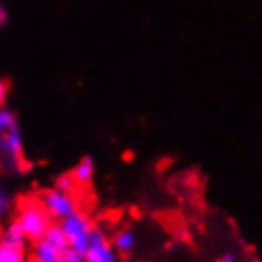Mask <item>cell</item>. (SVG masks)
Wrapping results in <instances>:
<instances>
[{
    "label": "cell",
    "instance_id": "cell-1",
    "mask_svg": "<svg viewBox=\"0 0 262 262\" xmlns=\"http://www.w3.org/2000/svg\"><path fill=\"white\" fill-rule=\"evenodd\" d=\"M0 152L6 160V171L19 173L25 169L23 156V135H21L19 120L6 106H0Z\"/></svg>",
    "mask_w": 262,
    "mask_h": 262
},
{
    "label": "cell",
    "instance_id": "cell-2",
    "mask_svg": "<svg viewBox=\"0 0 262 262\" xmlns=\"http://www.w3.org/2000/svg\"><path fill=\"white\" fill-rule=\"evenodd\" d=\"M15 209V221L19 223L21 230L25 232L29 242H38L44 237L50 224L55 223L52 216L48 215V211L42 207L38 198H21L19 202L13 205Z\"/></svg>",
    "mask_w": 262,
    "mask_h": 262
},
{
    "label": "cell",
    "instance_id": "cell-3",
    "mask_svg": "<svg viewBox=\"0 0 262 262\" xmlns=\"http://www.w3.org/2000/svg\"><path fill=\"white\" fill-rule=\"evenodd\" d=\"M59 226L65 232L69 245L85 253L90 237H92V232L95 228L92 219L85 215V213H82V211H74L69 216H65L63 221H59Z\"/></svg>",
    "mask_w": 262,
    "mask_h": 262
},
{
    "label": "cell",
    "instance_id": "cell-4",
    "mask_svg": "<svg viewBox=\"0 0 262 262\" xmlns=\"http://www.w3.org/2000/svg\"><path fill=\"white\" fill-rule=\"evenodd\" d=\"M38 202L42 203V207L48 211V215L52 216L55 223L63 221L65 216H69L74 211H78V202L74 200L72 192L59 190L55 186L40 192Z\"/></svg>",
    "mask_w": 262,
    "mask_h": 262
},
{
    "label": "cell",
    "instance_id": "cell-5",
    "mask_svg": "<svg viewBox=\"0 0 262 262\" xmlns=\"http://www.w3.org/2000/svg\"><path fill=\"white\" fill-rule=\"evenodd\" d=\"M85 258L88 262H122L118 251L112 247L111 237L99 226H95L92 232L88 249H85Z\"/></svg>",
    "mask_w": 262,
    "mask_h": 262
},
{
    "label": "cell",
    "instance_id": "cell-6",
    "mask_svg": "<svg viewBox=\"0 0 262 262\" xmlns=\"http://www.w3.org/2000/svg\"><path fill=\"white\" fill-rule=\"evenodd\" d=\"M0 243L10 245V247H17V249H27L29 237L21 230L19 223L15 219H10L4 224H0Z\"/></svg>",
    "mask_w": 262,
    "mask_h": 262
},
{
    "label": "cell",
    "instance_id": "cell-7",
    "mask_svg": "<svg viewBox=\"0 0 262 262\" xmlns=\"http://www.w3.org/2000/svg\"><path fill=\"white\" fill-rule=\"evenodd\" d=\"M112 247L118 251L120 256H129L135 247H137V234L135 230H131L129 226L120 228L118 232H114V236L111 239Z\"/></svg>",
    "mask_w": 262,
    "mask_h": 262
},
{
    "label": "cell",
    "instance_id": "cell-8",
    "mask_svg": "<svg viewBox=\"0 0 262 262\" xmlns=\"http://www.w3.org/2000/svg\"><path fill=\"white\" fill-rule=\"evenodd\" d=\"M71 173L78 186H90L93 177H95V160L92 156L80 158L78 164L74 165V169Z\"/></svg>",
    "mask_w": 262,
    "mask_h": 262
},
{
    "label": "cell",
    "instance_id": "cell-9",
    "mask_svg": "<svg viewBox=\"0 0 262 262\" xmlns=\"http://www.w3.org/2000/svg\"><path fill=\"white\" fill-rule=\"evenodd\" d=\"M31 258L36 262H61V251H57L53 245H50V243L42 237L38 242H33Z\"/></svg>",
    "mask_w": 262,
    "mask_h": 262
},
{
    "label": "cell",
    "instance_id": "cell-10",
    "mask_svg": "<svg viewBox=\"0 0 262 262\" xmlns=\"http://www.w3.org/2000/svg\"><path fill=\"white\" fill-rule=\"evenodd\" d=\"M44 239H46L50 245H53L57 251H63L69 247V242H67V236L63 228L59 226V223H52L50 224V228L46 230V234H44Z\"/></svg>",
    "mask_w": 262,
    "mask_h": 262
},
{
    "label": "cell",
    "instance_id": "cell-11",
    "mask_svg": "<svg viewBox=\"0 0 262 262\" xmlns=\"http://www.w3.org/2000/svg\"><path fill=\"white\" fill-rule=\"evenodd\" d=\"M13 205H15V202H13L10 190L4 184H0V224H4L6 221L12 219Z\"/></svg>",
    "mask_w": 262,
    "mask_h": 262
},
{
    "label": "cell",
    "instance_id": "cell-12",
    "mask_svg": "<svg viewBox=\"0 0 262 262\" xmlns=\"http://www.w3.org/2000/svg\"><path fill=\"white\" fill-rule=\"evenodd\" d=\"M0 262H27L25 249H17V247L0 243Z\"/></svg>",
    "mask_w": 262,
    "mask_h": 262
},
{
    "label": "cell",
    "instance_id": "cell-13",
    "mask_svg": "<svg viewBox=\"0 0 262 262\" xmlns=\"http://www.w3.org/2000/svg\"><path fill=\"white\" fill-rule=\"evenodd\" d=\"M61 262H88L85 258V253L80 249H74V247H67V249L61 251Z\"/></svg>",
    "mask_w": 262,
    "mask_h": 262
},
{
    "label": "cell",
    "instance_id": "cell-14",
    "mask_svg": "<svg viewBox=\"0 0 262 262\" xmlns=\"http://www.w3.org/2000/svg\"><path fill=\"white\" fill-rule=\"evenodd\" d=\"M55 188H59V190H67V192H74L78 188V184L72 177V173H63L59 177L55 179Z\"/></svg>",
    "mask_w": 262,
    "mask_h": 262
},
{
    "label": "cell",
    "instance_id": "cell-15",
    "mask_svg": "<svg viewBox=\"0 0 262 262\" xmlns=\"http://www.w3.org/2000/svg\"><path fill=\"white\" fill-rule=\"evenodd\" d=\"M8 92H10V84L4 78H0V106H4V103H6Z\"/></svg>",
    "mask_w": 262,
    "mask_h": 262
},
{
    "label": "cell",
    "instance_id": "cell-16",
    "mask_svg": "<svg viewBox=\"0 0 262 262\" xmlns=\"http://www.w3.org/2000/svg\"><path fill=\"white\" fill-rule=\"evenodd\" d=\"M219 262H237V256L228 251V253H224V255L219 258Z\"/></svg>",
    "mask_w": 262,
    "mask_h": 262
},
{
    "label": "cell",
    "instance_id": "cell-17",
    "mask_svg": "<svg viewBox=\"0 0 262 262\" xmlns=\"http://www.w3.org/2000/svg\"><path fill=\"white\" fill-rule=\"evenodd\" d=\"M6 19H8V15H6V10L0 6V29L6 25Z\"/></svg>",
    "mask_w": 262,
    "mask_h": 262
},
{
    "label": "cell",
    "instance_id": "cell-18",
    "mask_svg": "<svg viewBox=\"0 0 262 262\" xmlns=\"http://www.w3.org/2000/svg\"><path fill=\"white\" fill-rule=\"evenodd\" d=\"M2 171H6V160H4V154L0 152V173Z\"/></svg>",
    "mask_w": 262,
    "mask_h": 262
}]
</instances>
